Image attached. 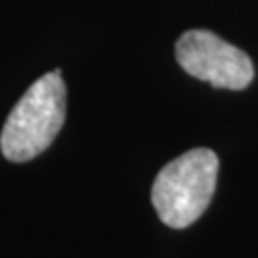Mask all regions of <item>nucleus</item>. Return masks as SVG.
<instances>
[{"label":"nucleus","instance_id":"7ed1b4c3","mask_svg":"<svg viewBox=\"0 0 258 258\" xmlns=\"http://www.w3.org/2000/svg\"><path fill=\"white\" fill-rule=\"evenodd\" d=\"M176 62L191 78L215 88L243 91L254 80L249 56L209 30H187L176 41Z\"/></svg>","mask_w":258,"mask_h":258},{"label":"nucleus","instance_id":"f257e3e1","mask_svg":"<svg viewBox=\"0 0 258 258\" xmlns=\"http://www.w3.org/2000/svg\"><path fill=\"white\" fill-rule=\"evenodd\" d=\"M67 116V88L60 71L45 74L15 103L0 134L3 155L22 164L41 155L58 136Z\"/></svg>","mask_w":258,"mask_h":258},{"label":"nucleus","instance_id":"f03ea898","mask_svg":"<svg viewBox=\"0 0 258 258\" xmlns=\"http://www.w3.org/2000/svg\"><path fill=\"white\" fill-rule=\"evenodd\" d=\"M220 159L211 149H191L159 170L151 187L157 217L170 228H187L211 203Z\"/></svg>","mask_w":258,"mask_h":258}]
</instances>
